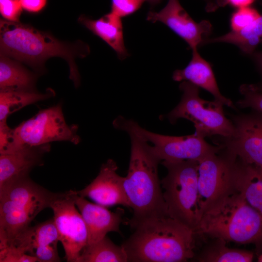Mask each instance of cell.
Instances as JSON below:
<instances>
[{
  "label": "cell",
  "mask_w": 262,
  "mask_h": 262,
  "mask_svg": "<svg viewBox=\"0 0 262 262\" xmlns=\"http://www.w3.org/2000/svg\"><path fill=\"white\" fill-rule=\"evenodd\" d=\"M55 194L29 177L0 193V249L29 227L42 210L49 208Z\"/></svg>",
  "instance_id": "obj_5"
},
{
  "label": "cell",
  "mask_w": 262,
  "mask_h": 262,
  "mask_svg": "<svg viewBox=\"0 0 262 262\" xmlns=\"http://www.w3.org/2000/svg\"><path fill=\"white\" fill-rule=\"evenodd\" d=\"M227 43L238 47L249 55L262 43V14L259 18L246 28L238 32L230 31L224 35L207 39L204 44Z\"/></svg>",
  "instance_id": "obj_23"
},
{
  "label": "cell",
  "mask_w": 262,
  "mask_h": 262,
  "mask_svg": "<svg viewBox=\"0 0 262 262\" xmlns=\"http://www.w3.org/2000/svg\"><path fill=\"white\" fill-rule=\"evenodd\" d=\"M59 236L53 218L30 226L8 246L36 257L39 262H60L57 251Z\"/></svg>",
  "instance_id": "obj_14"
},
{
  "label": "cell",
  "mask_w": 262,
  "mask_h": 262,
  "mask_svg": "<svg viewBox=\"0 0 262 262\" xmlns=\"http://www.w3.org/2000/svg\"><path fill=\"white\" fill-rule=\"evenodd\" d=\"M22 9L31 13H37L46 6L48 0H19Z\"/></svg>",
  "instance_id": "obj_31"
},
{
  "label": "cell",
  "mask_w": 262,
  "mask_h": 262,
  "mask_svg": "<svg viewBox=\"0 0 262 262\" xmlns=\"http://www.w3.org/2000/svg\"><path fill=\"white\" fill-rule=\"evenodd\" d=\"M261 15L251 6L236 9L230 18L231 31L238 32L246 28L258 19Z\"/></svg>",
  "instance_id": "obj_27"
},
{
  "label": "cell",
  "mask_w": 262,
  "mask_h": 262,
  "mask_svg": "<svg viewBox=\"0 0 262 262\" xmlns=\"http://www.w3.org/2000/svg\"><path fill=\"white\" fill-rule=\"evenodd\" d=\"M117 170L116 163L109 159L102 165L97 177L83 189L76 191L77 194L105 207L115 205L130 207L124 187V177L120 176Z\"/></svg>",
  "instance_id": "obj_15"
},
{
  "label": "cell",
  "mask_w": 262,
  "mask_h": 262,
  "mask_svg": "<svg viewBox=\"0 0 262 262\" xmlns=\"http://www.w3.org/2000/svg\"><path fill=\"white\" fill-rule=\"evenodd\" d=\"M249 56H250L251 59L253 60L261 76V81L260 83L256 84V85L259 89L262 90V50H255Z\"/></svg>",
  "instance_id": "obj_33"
},
{
  "label": "cell",
  "mask_w": 262,
  "mask_h": 262,
  "mask_svg": "<svg viewBox=\"0 0 262 262\" xmlns=\"http://www.w3.org/2000/svg\"><path fill=\"white\" fill-rule=\"evenodd\" d=\"M256 0H217L218 5H230L236 9L251 6Z\"/></svg>",
  "instance_id": "obj_32"
},
{
  "label": "cell",
  "mask_w": 262,
  "mask_h": 262,
  "mask_svg": "<svg viewBox=\"0 0 262 262\" xmlns=\"http://www.w3.org/2000/svg\"><path fill=\"white\" fill-rule=\"evenodd\" d=\"M232 120L235 132L222 144L243 162L262 170V115L254 112Z\"/></svg>",
  "instance_id": "obj_12"
},
{
  "label": "cell",
  "mask_w": 262,
  "mask_h": 262,
  "mask_svg": "<svg viewBox=\"0 0 262 262\" xmlns=\"http://www.w3.org/2000/svg\"><path fill=\"white\" fill-rule=\"evenodd\" d=\"M145 0H111V12L120 18L131 15L137 11Z\"/></svg>",
  "instance_id": "obj_28"
},
{
  "label": "cell",
  "mask_w": 262,
  "mask_h": 262,
  "mask_svg": "<svg viewBox=\"0 0 262 262\" xmlns=\"http://www.w3.org/2000/svg\"><path fill=\"white\" fill-rule=\"evenodd\" d=\"M75 204L86 226L87 245L99 241L109 232H120L119 226L124 214L122 208H118L115 211L111 212L105 206L88 201L77 193Z\"/></svg>",
  "instance_id": "obj_17"
},
{
  "label": "cell",
  "mask_w": 262,
  "mask_h": 262,
  "mask_svg": "<svg viewBox=\"0 0 262 262\" xmlns=\"http://www.w3.org/2000/svg\"><path fill=\"white\" fill-rule=\"evenodd\" d=\"M50 150V144H47L26 146L11 153L0 154V193L29 177L33 168L43 164V156Z\"/></svg>",
  "instance_id": "obj_16"
},
{
  "label": "cell",
  "mask_w": 262,
  "mask_h": 262,
  "mask_svg": "<svg viewBox=\"0 0 262 262\" xmlns=\"http://www.w3.org/2000/svg\"><path fill=\"white\" fill-rule=\"evenodd\" d=\"M127 133L131 140V156L124 187L133 212L129 222L133 229L147 219L169 215L158 176L161 161L147 142L132 132Z\"/></svg>",
  "instance_id": "obj_3"
},
{
  "label": "cell",
  "mask_w": 262,
  "mask_h": 262,
  "mask_svg": "<svg viewBox=\"0 0 262 262\" xmlns=\"http://www.w3.org/2000/svg\"><path fill=\"white\" fill-rule=\"evenodd\" d=\"M0 262H36L35 257L27 254L13 246H8L0 250Z\"/></svg>",
  "instance_id": "obj_29"
},
{
  "label": "cell",
  "mask_w": 262,
  "mask_h": 262,
  "mask_svg": "<svg viewBox=\"0 0 262 262\" xmlns=\"http://www.w3.org/2000/svg\"><path fill=\"white\" fill-rule=\"evenodd\" d=\"M242 98L237 101L240 108H249L262 115V90L256 84H244L240 87Z\"/></svg>",
  "instance_id": "obj_26"
},
{
  "label": "cell",
  "mask_w": 262,
  "mask_h": 262,
  "mask_svg": "<svg viewBox=\"0 0 262 262\" xmlns=\"http://www.w3.org/2000/svg\"><path fill=\"white\" fill-rule=\"evenodd\" d=\"M236 160L237 156L223 145L219 151L198 161L197 183L201 217L227 196L236 191L235 185Z\"/></svg>",
  "instance_id": "obj_10"
},
{
  "label": "cell",
  "mask_w": 262,
  "mask_h": 262,
  "mask_svg": "<svg viewBox=\"0 0 262 262\" xmlns=\"http://www.w3.org/2000/svg\"><path fill=\"white\" fill-rule=\"evenodd\" d=\"M54 95V91L51 88L47 89L45 93L36 91H0V124L7 123V117L10 114Z\"/></svg>",
  "instance_id": "obj_22"
},
{
  "label": "cell",
  "mask_w": 262,
  "mask_h": 262,
  "mask_svg": "<svg viewBox=\"0 0 262 262\" xmlns=\"http://www.w3.org/2000/svg\"><path fill=\"white\" fill-rule=\"evenodd\" d=\"M126 262L127 253L121 246L115 244L106 236L99 241L87 245L78 262Z\"/></svg>",
  "instance_id": "obj_24"
},
{
  "label": "cell",
  "mask_w": 262,
  "mask_h": 262,
  "mask_svg": "<svg viewBox=\"0 0 262 262\" xmlns=\"http://www.w3.org/2000/svg\"><path fill=\"white\" fill-rule=\"evenodd\" d=\"M36 76L17 62L0 53V91H36Z\"/></svg>",
  "instance_id": "obj_21"
},
{
  "label": "cell",
  "mask_w": 262,
  "mask_h": 262,
  "mask_svg": "<svg viewBox=\"0 0 262 262\" xmlns=\"http://www.w3.org/2000/svg\"><path fill=\"white\" fill-rule=\"evenodd\" d=\"M122 246L128 262H182L194 256V234L169 215L147 219Z\"/></svg>",
  "instance_id": "obj_1"
},
{
  "label": "cell",
  "mask_w": 262,
  "mask_h": 262,
  "mask_svg": "<svg viewBox=\"0 0 262 262\" xmlns=\"http://www.w3.org/2000/svg\"><path fill=\"white\" fill-rule=\"evenodd\" d=\"M147 19L162 22L182 38L192 51L204 44L212 30L208 20L195 21L180 5L179 0H168L165 6L158 12L150 11Z\"/></svg>",
  "instance_id": "obj_13"
},
{
  "label": "cell",
  "mask_w": 262,
  "mask_h": 262,
  "mask_svg": "<svg viewBox=\"0 0 262 262\" xmlns=\"http://www.w3.org/2000/svg\"><path fill=\"white\" fill-rule=\"evenodd\" d=\"M76 194L73 190L56 193L49 205L65 259L68 262H78L88 243L86 224L76 208Z\"/></svg>",
  "instance_id": "obj_11"
},
{
  "label": "cell",
  "mask_w": 262,
  "mask_h": 262,
  "mask_svg": "<svg viewBox=\"0 0 262 262\" xmlns=\"http://www.w3.org/2000/svg\"><path fill=\"white\" fill-rule=\"evenodd\" d=\"M148 1L151 5H155L159 3L161 0H145Z\"/></svg>",
  "instance_id": "obj_34"
},
{
  "label": "cell",
  "mask_w": 262,
  "mask_h": 262,
  "mask_svg": "<svg viewBox=\"0 0 262 262\" xmlns=\"http://www.w3.org/2000/svg\"><path fill=\"white\" fill-rule=\"evenodd\" d=\"M167 170L162 180L168 214L196 233L201 218L198 189V161H162Z\"/></svg>",
  "instance_id": "obj_6"
},
{
  "label": "cell",
  "mask_w": 262,
  "mask_h": 262,
  "mask_svg": "<svg viewBox=\"0 0 262 262\" xmlns=\"http://www.w3.org/2000/svg\"><path fill=\"white\" fill-rule=\"evenodd\" d=\"M113 125L115 129L126 132H132L148 143H151L153 145L152 149L161 162L199 161L223 147L221 144L217 146L209 144L204 138L196 133L172 136L152 132L143 128L133 120L120 115L114 120Z\"/></svg>",
  "instance_id": "obj_9"
},
{
  "label": "cell",
  "mask_w": 262,
  "mask_h": 262,
  "mask_svg": "<svg viewBox=\"0 0 262 262\" xmlns=\"http://www.w3.org/2000/svg\"><path fill=\"white\" fill-rule=\"evenodd\" d=\"M22 10L19 0H0V13L6 20L19 22Z\"/></svg>",
  "instance_id": "obj_30"
},
{
  "label": "cell",
  "mask_w": 262,
  "mask_h": 262,
  "mask_svg": "<svg viewBox=\"0 0 262 262\" xmlns=\"http://www.w3.org/2000/svg\"><path fill=\"white\" fill-rule=\"evenodd\" d=\"M0 53L36 69L41 70L50 57L64 58L69 66V78L76 88L80 84V76L75 58L84 57L88 49L83 44H66L29 25L3 19L0 24Z\"/></svg>",
  "instance_id": "obj_2"
},
{
  "label": "cell",
  "mask_w": 262,
  "mask_h": 262,
  "mask_svg": "<svg viewBox=\"0 0 262 262\" xmlns=\"http://www.w3.org/2000/svg\"><path fill=\"white\" fill-rule=\"evenodd\" d=\"M258 262H262V253L259 256L258 258Z\"/></svg>",
  "instance_id": "obj_35"
},
{
  "label": "cell",
  "mask_w": 262,
  "mask_h": 262,
  "mask_svg": "<svg viewBox=\"0 0 262 262\" xmlns=\"http://www.w3.org/2000/svg\"><path fill=\"white\" fill-rule=\"evenodd\" d=\"M196 233L225 241L259 245L262 215L236 191L203 214Z\"/></svg>",
  "instance_id": "obj_4"
},
{
  "label": "cell",
  "mask_w": 262,
  "mask_h": 262,
  "mask_svg": "<svg viewBox=\"0 0 262 262\" xmlns=\"http://www.w3.org/2000/svg\"><path fill=\"white\" fill-rule=\"evenodd\" d=\"M179 88L182 92L181 100L166 115L171 123H175L180 118L188 119L194 123L196 133L204 138L213 135L223 138L233 136L234 126L225 115L223 103L200 98L199 87L189 82L183 81Z\"/></svg>",
  "instance_id": "obj_7"
},
{
  "label": "cell",
  "mask_w": 262,
  "mask_h": 262,
  "mask_svg": "<svg viewBox=\"0 0 262 262\" xmlns=\"http://www.w3.org/2000/svg\"><path fill=\"white\" fill-rule=\"evenodd\" d=\"M214 243L208 246L199 256L201 262H250L254 258L253 253L239 249L227 247L225 241L216 239Z\"/></svg>",
  "instance_id": "obj_25"
},
{
  "label": "cell",
  "mask_w": 262,
  "mask_h": 262,
  "mask_svg": "<svg viewBox=\"0 0 262 262\" xmlns=\"http://www.w3.org/2000/svg\"><path fill=\"white\" fill-rule=\"evenodd\" d=\"M192 51V58L188 65L182 69L176 70L173 79L189 82L210 92L214 99L224 105L234 108L232 101L220 93L210 64L200 56L197 50Z\"/></svg>",
  "instance_id": "obj_18"
},
{
  "label": "cell",
  "mask_w": 262,
  "mask_h": 262,
  "mask_svg": "<svg viewBox=\"0 0 262 262\" xmlns=\"http://www.w3.org/2000/svg\"><path fill=\"white\" fill-rule=\"evenodd\" d=\"M237 191L262 215V170L237 158L235 169Z\"/></svg>",
  "instance_id": "obj_20"
},
{
  "label": "cell",
  "mask_w": 262,
  "mask_h": 262,
  "mask_svg": "<svg viewBox=\"0 0 262 262\" xmlns=\"http://www.w3.org/2000/svg\"><path fill=\"white\" fill-rule=\"evenodd\" d=\"M121 18L110 12L96 20L82 16L79 17V21L104 41L116 52L118 58L123 60L129 53L125 46Z\"/></svg>",
  "instance_id": "obj_19"
},
{
  "label": "cell",
  "mask_w": 262,
  "mask_h": 262,
  "mask_svg": "<svg viewBox=\"0 0 262 262\" xmlns=\"http://www.w3.org/2000/svg\"><path fill=\"white\" fill-rule=\"evenodd\" d=\"M78 130L77 125L66 123L61 103L40 109L35 115L12 129L5 154L26 146H41L55 141H68L77 145L81 141Z\"/></svg>",
  "instance_id": "obj_8"
}]
</instances>
